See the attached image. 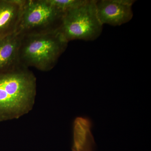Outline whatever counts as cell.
Returning a JSON list of instances; mask_svg holds the SVG:
<instances>
[{"label": "cell", "instance_id": "7a4b0ae2", "mask_svg": "<svg viewBox=\"0 0 151 151\" xmlns=\"http://www.w3.org/2000/svg\"><path fill=\"white\" fill-rule=\"evenodd\" d=\"M21 37L20 64L43 71L53 68L68 43L59 31Z\"/></svg>", "mask_w": 151, "mask_h": 151}, {"label": "cell", "instance_id": "277c9868", "mask_svg": "<svg viewBox=\"0 0 151 151\" xmlns=\"http://www.w3.org/2000/svg\"><path fill=\"white\" fill-rule=\"evenodd\" d=\"M103 29L97 16L95 0H86L81 6L64 13L58 31L68 42L74 40H95Z\"/></svg>", "mask_w": 151, "mask_h": 151}, {"label": "cell", "instance_id": "3957f363", "mask_svg": "<svg viewBox=\"0 0 151 151\" xmlns=\"http://www.w3.org/2000/svg\"><path fill=\"white\" fill-rule=\"evenodd\" d=\"M63 14L48 0H24L15 33L24 36L58 31Z\"/></svg>", "mask_w": 151, "mask_h": 151}, {"label": "cell", "instance_id": "6da1fadb", "mask_svg": "<svg viewBox=\"0 0 151 151\" xmlns=\"http://www.w3.org/2000/svg\"><path fill=\"white\" fill-rule=\"evenodd\" d=\"M36 78L22 65L0 71V122L19 119L34 105Z\"/></svg>", "mask_w": 151, "mask_h": 151}, {"label": "cell", "instance_id": "ba28073f", "mask_svg": "<svg viewBox=\"0 0 151 151\" xmlns=\"http://www.w3.org/2000/svg\"><path fill=\"white\" fill-rule=\"evenodd\" d=\"M21 37L16 33L0 37V71L20 65L19 51Z\"/></svg>", "mask_w": 151, "mask_h": 151}, {"label": "cell", "instance_id": "5b68a950", "mask_svg": "<svg viewBox=\"0 0 151 151\" xmlns=\"http://www.w3.org/2000/svg\"><path fill=\"white\" fill-rule=\"evenodd\" d=\"M133 0L95 1L98 19L102 24L118 26L125 24L133 17Z\"/></svg>", "mask_w": 151, "mask_h": 151}, {"label": "cell", "instance_id": "52a82bcc", "mask_svg": "<svg viewBox=\"0 0 151 151\" xmlns=\"http://www.w3.org/2000/svg\"><path fill=\"white\" fill-rule=\"evenodd\" d=\"M92 122L87 117H77L73 125L72 151H94L96 143L92 133Z\"/></svg>", "mask_w": 151, "mask_h": 151}, {"label": "cell", "instance_id": "8992f818", "mask_svg": "<svg viewBox=\"0 0 151 151\" xmlns=\"http://www.w3.org/2000/svg\"><path fill=\"white\" fill-rule=\"evenodd\" d=\"M24 0H0V37L15 33Z\"/></svg>", "mask_w": 151, "mask_h": 151}, {"label": "cell", "instance_id": "9c48e42d", "mask_svg": "<svg viewBox=\"0 0 151 151\" xmlns=\"http://www.w3.org/2000/svg\"><path fill=\"white\" fill-rule=\"evenodd\" d=\"M85 1L86 0H48L49 2L52 5L64 13L81 6Z\"/></svg>", "mask_w": 151, "mask_h": 151}]
</instances>
